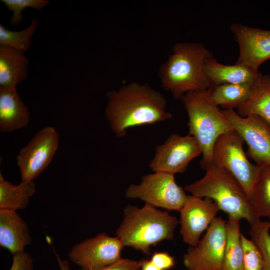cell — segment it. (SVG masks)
<instances>
[{
	"label": "cell",
	"instance_id": "cell-3",
	"mask_svg": "<svg viewBox=\"0 0 270 270\" xmlns=\"http://www.w3.org/2000/svg\"><path fill=\"white\" fill-rule=\"evenodd\" d=\"M204 170V176L184 190L192 195L207 198L214 202L228 218L246 220L251 224L260 220L250 200L236 178L226 170L214 164Z\"/></svg>",
	"mask_w": 270,
	"mask_h": 270
},
{
	"label": "cell",
	"instance_id": "cell-25",
	"mask_svg": "<svg viewBox=\"0 0 270 270\" xmlns=\"http://www.w3.org/2000/svg\"><path fill=\"white\" fill-rule=\"evenodd\" d=\"M251 240L260 250L263 259L262 270H270V221L260 220L250 224Z\"/></svg>",
	"mask_w": 270,
	"mask_h": 270
},
{
	"label": "cell",
	"instance_id": "cell-13",
	"mask_svg": "<svg viewBox=\"0 0 270 270\" xmlns=\"http://www.w3.org/2000/svg\"><path fill=\"white\" fill-rule=\"evenodd\" d=\"M216 204L207 198L187 196L180 212V234L183 241L196 246L202 232L207 230L220 210Z\"/></svg>",
	"mask_w": 270,
	"mask_h": 270
},
{
	"label": "cell",
	"instance_id": "cell-10",
	"mask_svg": "<svg viewBox=\"0 0 270 270\" xmlns=\"http://www.w3.org/2000/svg\"><path fill=\"white\" fill-rule=\"evenodd\" d=\"M124 247L117 236L101 233L74 245L68 257L81 270H101L122 258Z\"/></svg>",
	"mask_w": 270,
	"mask_h": 270
},
{
	"label": "cell",
	"instance_id": "cell-24",
	"mask_svg": "<svg viewBox=\"0 0 270 270\" xmlns=\"http://www.w3.org/2000/svg\"><path fill=\"white\" fill-rule=\"evenodd\" d=\"M38 21L33 18L30 25L20 31H13L0 24V46H6L25 53L30 48Z\"/></svg>",
	"mask_w": 270,
	"mask_h": 270
},
{
	"label": "cell",
	"instance_id": "cell-1",
	"mask_svg": "<svg viewBox=\"0 0 270 270\" xmlns=\"http://www.w3.org/2000/svg\"><path fill=\"white\" fill-rule=\"evenodd\" d=\"M107 96L105 116L118 138L125 136L130 128L154 124L172 117L166 109V98L146 83L132 82L108 92Z\"/></svg>",
	"mask_w": 270,
	"mask_h": 270
},
{
	"label": "cell",
	"instance_id": "cell-14",
	"mask_svg": "<svg viewBox=\"0 0 270 270\" xmlns=\"http://www.w3.org/2000/svg\"><path fill=\"white\" fill-rule=\"evenodd\" d=\"M231 30L239 46L236 64L258 70L260 66L270 58V30L234 23Z\"/></svg>",
	"mask_w": 270,
	"mask_h": 270
},
{
	"label": "cell",
	"instance_id": "cell-9",
	"mask_svg": "<svg viewBox=\"0 0 270 270\" xmlns=\"http://www.w3.org/2000/svg\"><path fill=\"white\" fill-rule=\"evenodd\" d=\"M226 222L216 217L196 246H190L183 258L188 270H222L226 244Z\"/></svg>",
	"mask_w": 270,
	"mask_h": 270
},
{
	"label": "cell",
	"instance_id": "cell-2",
	"mask_svg": "<svg viewBox=\"0 0 270 270\" xmlns=\"http://www.w3.org/2000/svg\"><path fill=\"white\" fill-rule=\"evenodd\" d=\"M212 56L202 44H175L172 53L158 71L162 88L180 99L189 92L208 90L211 84L204 72V64L205 60Z\"/></svg>",
	"mask_w": 270,
	"mask_h": 270
},
{
	"label": "cell",
	"instance_id": "cell-16",
	"mask_svg": "<svg viewBox=\"0 0 270 270\" xmlns=\"http://www.w3.org/2000/svg\"><path fill=\"white\" fill-rule=\"evenodd\" d=\"M32 241L27 224L16 211L0 210V246L14 256Z\"/></svg>",
	"mask_w": 270,
	"mask_h": 270
},
{
	"label": "cell",
	"instance_id": "cell-12",
	"mask_svg": "<svg viewBox=\"0 0 270 270\" xmlns=\"http://www.w3.org/2000/svg\"><path fill=\"white\" fill-rule=\"evenodd\" d=\"M222 111L234 130L246 142L248 158L258 165H270V125L258 116L242 117L233 109Z\"/></svg>",
	"mask_w": 270,
	"mask_h": 270
},
{
	"label": "cell",
	"instance_id": "cell-17",
	"mask_svg": "<svg viewBox=\"0 0 270 270\" xmlns=\"http://www.w3.org/2000/svg\"><path fill=\"white\" fill-rule=\"evenodd\" d=\"M204 70L211 85L252 82L261 74L258 70L246 66L222 64L213 56L205 60Z\"/></svg>",
	"mask_w": 270,
	"mask_h": 270
},
{
	"label": "cell",
	"instance_id": "cell-5",
	"mask_svg": "<svg viewBox=\"0 0 270 270\" xmlns=\"http://www.w3.org/2000/svg\"><path fill=\"white\" fill-rule=\"evenodd\" d=\"M206 91L189 92L180 98L188 116V134L195 138L202 150L200 166L204 169L212 163L213 148L218 138L234 130Z\"/></svg>",
	"mask_w": 270,
	"mask_h": 270
},
{
	"label": "cell",
	"instance_id": "cell-31",
	"mask_svg": "<svg viewBox=\"0 0 270 270\" xmlns=\"http://www.w3.org/2000/svg\"><path fill=\"white\" fill-rule=\"evenodd\" d=\"M141 270H162L157 267L152 261L150 260H144L141 261Z\"/></svg>",
	"mask_w": 270,
	"mask_h": 270
},
{
	"label": "cell",
	"instance_id": "cell-28",
	"mask_svg": "<svg viewBox=\"0 0 270 270\" xmlns=\"http://www.w3.org/2000/svg\"><path fill=\"white\" fill-rule=\"evenodd\" d=\"M10 270H34L32 258L24 251L14 255Z\"/></svg>",
	"mask_w": 270,
	"mask_h": 270
},
{
	"label": "cell",
	"instance_id": "cell-26",
	"mask_svg": "<svg viewBox=\"0 0 270 270\" xmlns=\"http://www.w3.org/2000/svg\"><path fill=\"white\" fill-rule=\"evenodd\" d=\"M1 2L12 12L10 25L14 26L22 22V12L25 8H29L40 10L50 4L47 0H1Z\"/></svg>",
	"mask_w": 270,
	"mask_h": 270
},
{
	"label": "cell",
	"instance_id": "cell-4",
	"mask_svg": "<svg viewBox=\"0 0 270 270\" xmlns=\"http://www.w3.org/2000/svg\"><path fill=\"white\" fill-rule=\"evenodd\" d=\"M178 223L176 217L150 204H146L141 208L128 206L116 234L124 246L148 254L152 246L172 240Z\"/></svg>",
	"mask_w": 270,
	"mask_h": 270
},
{
	"label": "cell",
	"instance_id": "cell-22",
	"mask_svg": "<svg viewBox=\"0 0 270 270\" xmlns=\"http://www.w3.org/2000/svg\"><path fill=\"white\" fill-rule=\"evenodd\" d=\"M240 220L230 218L226 220V240L222 270H243L244 252Z\"/></svg>",
	"mask_w": 270,
	"mask_h": 270
},
{
	"label": "cell",
	"instance_id": "cell-27",
	"mask_svg": "<svg viewBox=\"0 0 270 270\" xmlns=\"http://www.w3.org/2000/svg\"><path fill=\"white\" fill-rule=\"evenodd\" d=\"M244 252L243 270H262L263 259L254 242L241 234Z\"/></svg>",
	"mask_w": 270,
	"mask_h": 270
},
{
	"label": "cell",
	"instance_id": "cell-32",
	"mask_svg": "<svg viewBox=\"0 0 270 270\" xmlns=\"http://www.w3.org/2000/svg\"><path fill=\"white\" fill-rule=\"evenodd\" d=\"M55 254L60 270H71L68 262L66 260H62L58 255L56 252Z\"/></svg>",
	"mask_w": 270,
	"mask_h": 270
},
{
	"label": "cell",
	"instance_id": "cell-7",
	"mask_svg": "<svg viewBox=\"0 0 270 270\" xmlns=\"http://www.w3.org/2000/svg\"><path fill=\"white\" fill-rule=\"evenodd\" d=\"M126 196L139 198L154 207L180 212L188 196L176 183L174 174L154 172L143 176L139 184H130Z\"/></svg>",
	"mask_w": 270,
	"mask_h": 270
},
{
	"label": "cell",
	"instance_id": "cell-33",
	"mask_svg": "<svg viewBox=\"0 0 270 270\" xmlns=\"http://www.w3.org/2000/svg\"><path fill=\"white\" fill-rule=\"evenodd\" d=\"M268 217L269 218L270 221V214L268 215Z\"/></svg>",
	"mask_w": 270,
	"mask_h": 270
},
{
	"label": "cell",
	"instance_id": "cell-30",
	"mask_svg": "<svg viewBox=\"0 0 270 270\" xmlns=\"http://www.w3.org/2000/svg\"><path fill=\"white\" fill-rule=\"evenodd\" d=\"M140 268L141 261L122 258L101 270H140Z\"/></svg>",
	"mask_w": 270,
	"mask_h": 270
},
{
	"label": "cell",
	"instance_id": "cell-20",
	"mask_svg": "<svg viewBox=\"0 0 270 270\" xmlns=\"http://www.w3.org/2000/svg\"><path fill=\"white\" fill-rule=\"evenodd\" d=\"M256 80L240 84L211 85L206 92L210 100L216 106L237 110L249 98Z\"/></svg>",
	"mask_w": 270,
	"mask_h": 270
},
{
	"label": "cell",
	"instance_id": "cell-21",
	"mask_svg": "<svg viewBox=\"0 0 270 270\" xmlns=\"http://www.w3.org/2000/svg\"><path fill=\"white\" fill-rule=\"evenodd\" d=\"M35 192L36 186L32 181L14 185L0 173V210L16 211L24 209Z\"/></svg>",
	"mask_w": 270,
	"mask_h": 270
},
{
	"label": "cell",
	"instance_id": "cell-18",
	"mask_svg": "<svg viewBox=\"0 0 270 270\" xmlns=\"http://www.w3.org/2000/svg\"><path fill=\"white\" fill-rule=\"evenodd\" d=\"M28 62L24 52L0 46V86H16L24 80Z\"/></svg>",
	"mask_w": 270,
	"mask_h": 270
},
{
	"label": "cell",
	"instance_id": "cell-15",
	"mask_svg": "<svg viewBox=\"0 0 270 270\" xmlns=\"http://www.w3.org/2000/svg\"><path fill=\"white\" fill-rule=\"evenodd\" d=\"M30 114L16 86H0V130L10 132L28 126Z\"/></svg>",
	"mask_w": 270,
	"mask_h": 270
},
{
	"label": "cell",
	"instance_id": "cell-6",
	"mask_svg": "<svg viewBox=\"0 0 270 270\" xmlns=\"http://www.w3.org/2000/svg\"><path fill=\"white\" fill-rule=\"evenodd\" d=\"M244 142L235 130L220 136L214 146L212 163L228 171L251 200L260 166L248 160L243 149Z\"/></svg>",
	"mask_w": 270,
	"mask_h": 270
},
{
	"label": "cell",
	"instance_id": "cell-11",
	"mask_svg": "<svg viewBox=\"0 0 270 270\" xmlns=\"http://www.w3.org/2000/svg\"><path fill=\"white\" fill-rule=\"evenodd\" d=\"M201 154V148L194 137L172 134L163 144L156 146L149 166L154 172L182 173L190 161Z\"/></svg>",
	"mask_w": 270,
	"mask_h": 270
},
{
	"label": "cell",
	"instance_id": "cell-19",
	"mask_svg": "<svg viewBox=\"0 0 270 270\" xmlns=\"http://www.w3.org/2000/svg\"><path fill=\"white\" fill-rule=\"evenodd\" d=\"M237 113L242 117L258 116L270 125V76L261 74L256 80L251 94L237 109Z\"/></svg>",
	"mask_w": 270,
	"mask_h": 270
},
{
	"label": "cell",
	"instance_id": "cell-29",
	"mask_svg": "<svg viewBox=\"0 0 270 270\" xmlns=\"http://www.w3.org/2000/svg\"><path fill=\"white\" fill-rule=\"evenodd\" d=\"M150 260L162 270H168L175 264L174 258L167 252H156L152 256Z\"/></svg>",
	"mask_w": 270,
	"mask_h": 270
},
{
	"label": "cell",
	"instance_id": "cell-23",
	"mask_svg": "<svg viewBox=\"0 0 270 270\" xmlns=\"http://www.w3.org/2000/svg\"><path fill=\"white\" fill-rule=\"evenodd\" d=\"M251 202L260 218L270 214V165L260 166Z\"/></svg>",
	"mask_w": 270,
	"mask_h": 270
},
{
	"label": "cell",
	"instance_id": "cell-8",
	"mask_svg": "<svg viewBox=\"0 0 270 270\" xmlns=\"http://www.w3.org/2000/svg\"><path fill=\"white\" fill-rule=\"evenodd\" d=\"M58 144V133L52 126H45L36 133L16 157L22 182L32 181L46 168Z\"/></svg>",
	"mask_w": 270,
	"mask_h": 270
}]
</instances>
